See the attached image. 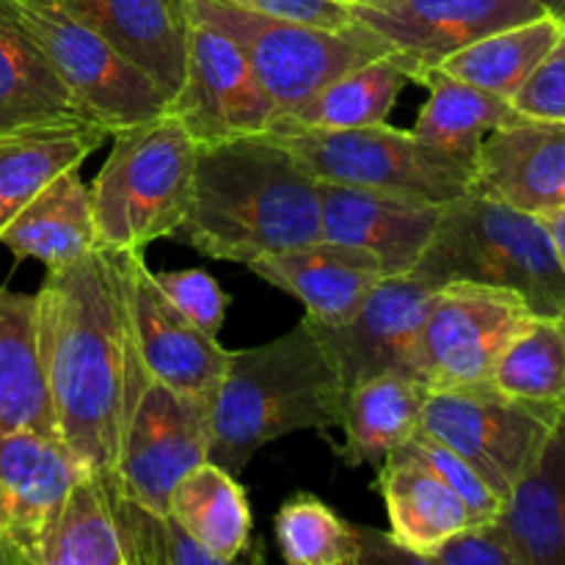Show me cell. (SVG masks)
Here are the masks:
<instances>
[{"label":"cell","mask_w":565,"mask_h":565,"mask_svg":"<svg viewBox=\"0 0 565 565\" xmlns=\"http://www.w3.org/2000/svg\"><path fill=\"white\" fill-rule=\"evenodd\" d=\"M36 331L58 439L83 472L110 478L130 356L119 254L94 248L47 270L36 292Z\"/></svg>","instance_id":"obj_1"},{"label":"cell","mask_w":565,"mask_h":565,"mask_svg":"<svg viewBox=\"0 0 565 565\" xmlns=\"http://www.w3.org/2000/svg\"><path fill=\"white\" fill-rule=\"evenodd\" d=\"M174 237L248 265L320 241L318 180L270 132L199 143L191 202Z\"/></svg>","instance_id":"obj_2"},{"label":"cell","mask_w":565,"mask_h":565,"mask_svg":"<svg viewBox=\"0 0 565 565\" xmlns=\"http://www.w3.org/2000/svg\"><path fill=\"white\" fill-rule=\"evenodd\" d=\"M345 386L307 318L265 345L232 351L210 397L207 461L241 475L270 441L298 430L340 428Z\"/></svg>","instance_id":"obj_3"},{"label":"cell","mask_w":565,"mask_h":565,"mask_svg":"<svg viewBox=\"0 0 565 565\" xmlns=\"http://www.w3.org/2000/svg\"><path fill=\"white\" fill-rule=\"evenodd\" d=\"M412 274L434 287L445 281L505 287L544 318L565 312V274L544 221L475 188L445 204L439 230Z\"/></svg>","instance_id":"obj_4"},{"label":"cell","mask_w":565,"mask_h":565,"mask_svg":"<svg viewBox=\"0 0 565 565\" xmlns=\"http://www.w3.org/2000/svg\"><path fill=\"white\" fill-rule=\"evenodd\" d=\"M110 136L114 147L88 185L99 248L143 252L180 230L199 141L169 110Z\"/></svg>","instance_id":"obj_5"},{"label":"cell","mask_w":565,"mask_h":565,"mask_svg":"<svg viewBox=\"0 0 565 565\" xmlns=\"http://www.w3.org/2000/svg\"><path fill=\"white\" fill-rule=\"evenodd\" d=\"M193 20L224 31L252 64L281 116H290L345 72L390 55L392 47L375 33L351 22L323 28L243 9L230 0H188Z\"/></svg>","instance_id":"obj_6"},{"label":"cell","mask_w":565,"mask_h":565,"mask_svg":"<svg viewBox=\"0 0 565 565\" xmlns=\"http://www.w3.org/2000/svg\"><path fill=\"white\" fill-rule=\"evenodd\" d=\"M207 450L210 401L171 390L149 375L130 340L119 458L105 480L132 500L169 513L171 489L207 461Z\"/></svg>","instance_id":"obj_7"},{"label":"cell","mask_w":565,"mask_h":565,"mask_svg":"<svg viewBox=\"0 0 565 565\" xmlns=\"http://www.w3.org/2000/svg\"><path fill=\"white\" fill-rule=\"evenodd\" d=\"M303 169L323 182L408 193L447 204L472 191V177L419 141L412 130L386 125L320 130V127H270Z\"/></svg>","instance_id":"obj_8"},{"label":"cell","mask_w":565,"mask_h":565,"mask_svg":"<svg viewBox=\"0 0 565 565\" xmlns=\"http://www.w3.org/2000/svg\"><path fill=\"white\" fill-rule=\"evenodd\" d=\"M561 414L563 406L519 401L491 384L430 390L419 430L467 458L489 489L508 502L513 486L544 456Z\"/></svg>","instance_id":"obj_9"},{"label":"cell","mask_w":565,"mask_h":565,"mask_svg":"<svg viewBox=\"0 0 565 565\" xmlns=\"http://www.w3.org/2000/svg\"><path fill=\"white\" fill-rule=\"evenodd\" d=\"M86 116L108 132L169 110V97L58 0H3Z\"/></svg>","instance_id":"obj_10"},{"label":"cell","mask_w":565,"mask_h":565,"mask_svg":"<svg viewBox=\"0 0 565 565\" xmlns=\"http://www.w3.org/2000/svg\"><path fill=\"white\" fill-rule=\"evenodd\" d=\"M535 318L505 287L445 281L434 290L417 342V379L430 390L489 384L508 342Z\"/></svg>","instance_id":"obj_11"},{"label":"cell","mask_w":565,"mask_h":565,"mask_svg":"<svg viewBox=\"0 0 565 565\" xmlns=\"http://www.w3.org/2000/svg\"><path fill=\"white\" fill-rule=\"evenodd\" d=\"M169 114L188 127L199 143L268 132L279 108L265 92L243 50L218 28L191 17L188 66Z\"/></svg>","instance_id":"obj_12"},{"label":"cell","mask_w":565,"mask_h":565,"mask_svg":"<svg viewBox=\"0 0 565 565\" xmlns=\"http://www.w3.org/2000/svg\"><path fill=\"white\" fill-rule=\"evenodd\" d=\"M348 11L353 22L390 44L412 83H423L467 44L546 14L541 0H381Z\"/></svg>","instance_id":"obj_13"},{"label":"cell","mask_w":565,"mask_h":565,"mask_svg":"<svg viewBox=\"0 0 565 565\" xmlns=\"http://www.w3.org/2000/svg\"><path fill=\"white\" fill-rule=\"evenodd\" d=\"M119 254L121 290H125L127 329L132 348L149 375L177 392L193 397H210L218 390L230 364V353L218 337L193 326L154 281L143 263V252Z\"/></svg>","instance_id":"obj_14"},{"label":"cell","mask_w":565,"mask_h":565,"mask_svg":"<svg viewBox=\"0 0 565 565\" xmlns=\"http://www.w3.org/2000/svg\"><path fill=\"white\" fill-rule=\"evenodd\" d=\"M81 475L58 436L0 434V563L39 565L44 539Z\"/></svg>","instance_id":"obj_15"},{"label":"cell","mask_w":565,"mask_h":565,"mask_svg":"<svg viewBox=\"0 0 565 565\" xmlns=\"http://www.w3.org/2000/svg\"><path fill=\"white\" fill-rule=\"evenodd\" d=\"M434 290L414 274L384 276L345 323L315 326L309 320L340 370L345 395L384 373L417 379V342Z\"/></svg>","instance_id":"obj_16"},{"label":"cell","mask_w":565,"mask_h":565,"mask_svg":"<svg viewBox=\"0 0 565 565\" xmlns=\"http://www.w3.org/2000/svg\"><path fill=\"white\" fill-rule=\"evenodd\" d=\"M320 237L362 248L386 276L412 274L439 230L445 204L408 193L318 180Z\"/></svg>","instance_id":"obj_17"},{"label":"cell","mask_w":565,"mask_h":565,"mask_svg":"<svg viewBox=\"0 0 565 565\" xmlns=\"http://www.w3.org/2000/svg\"><path fill=\"white\" fill-rule=\"evenodd\" d=\"M472 188L539 218L565 207V121L522 116L491 132Z\"/></svg>","instance_id":"obj_18"},{"label":"cell","mask_w":565,"mask_h":565,"mask_svg":"<svg viewBox=\"0 0 565 565\" xmlns=\"http://www.w3.org/2000/svg\"><path fill=\"white\" fill-rule=\"evenodd\" d=\"M99 33L121 58L174 97L185 81L191 11L188 0H58Z\"/></svg>","instance_id":"obj_19"},{"label":"cell","mask_w":565,"mask_h":565,"mask_svg":"<svg viewBox=\"0 0 565 565\" xmlns=\"http://www.w3.org/2000/svg\"><path fill=\"white\" fill-rule=\"evenodd\" d=\"M248 270L298 298L315 326L345 323L386 276L379 259L367 252L326 237L254 259Z\"/></svg>","instance_id":"obj_20"},{"label":"cell","mask_w":565,"mask_h":565,"mask_svg":"<svg viewBox=\"0 0 565 565\" xmlns=\"http://www.w3.org/2000/svg\"><path fill=\"white\" fill-rule=\"evenodd\" d=\"M110 136L88 116L31 121L0 130V235L55 177L81 169Z\"/></svg>","instance_id":"obj_21"},{"label":"cell","mask_w":565,"mask_h":565,"mask_svg":"<svg viewBox=\"0 0 565 565\" xmlns=\"http://www.w3.org/2000/svg\"><path fill=\"white\" fill-rule=\"evenodd\" d=\"M375 489L386 505L390 539L403 552V563H423L441 541L472 524L461 497L408 447H397L381 461Z\"/></svg>","instance_id":"obj_22"},{"label":"cell","mask_w":565,"mask_h":565,"mask_svg":"<svg viewBox=\"0 0 565 565\" xmlns=\"http://www.w3.org/2000/svg\"><path fill=\"white\" fill-rule=\"evenodd\" d=\"M0 246L20 259H36L47 270L64 268L99 248L92 191L77 169L64 171L33 196L6 226Z\"/></svg>","instance_id":"obj_23"},{"label":"cell","mask_w":565,"mask_h":565,"mask_svg":"<svg viewBox=\"0 0 565 565\" xmlns=\"http://www.w3.org/2000/svg\"><path fill=\"white\" fill-rule=\"evenodd\" d=\"M11 430L58 436L39 353L36 296L0 287V434Z\"/></svg>","instance_id":"obj_24"},{"label":"cell","mask_w":565,"mask_h":565,"mask_svg":"<svg viewBox=\"0 0 565 565\" xmlns=\"http://www.w3.org/2000/svg\"><path fill=\"white\" fill-rule=\"evenodd\" d=\"M430 386L414 375L384 373L362 381L342 406V461L348 467H381L386 456L423 428Z\"/></svg>","instance_id":"obj_25"},{"label":"cell","mask_w":565,"mask_h":565,"mask_svg":"<svg viewBox=\"0 0 565 565\" xmlns=\"http://www.w3.org/2000/svg\"><path fill=\"white\" fill-rule=\"evenodd\" d=\"M419 86L428 88V99L412 132L430 149L461 166L475 182L478 154L486 138L522 119V114L508 99L441 75L439 70L428 72Z\"/></svg>","instance_id":"obj_26"},{"label":"cell","mask_w":565,"mask_h":565,"mask_svg":"<svg viewBox=\"0 0 565 565\" xmlns=\"http://www.w3.org/2000/svg\"><path fill=\"white\" fill-rule=\"evenodd\" d=\"M519 565H565V439L552 436L544 456L513 486L497 516Z\"/></svg>","instance_id":"obj_27"},{"label":"cell","mask_w":565,"mask_h":565,"mask_svg":"<svg viewBox=\"0 0 565 565\" xmlns=\"http://www.w3.org/2000/svg\"><path fill=\"white\" fill-rule=\"evenodd\" d=\"M169 513L215 563H235L248 550L252 511L237 475L213 461H202L177 480L169 494Z\"/></svg>","instance_id":"obj_28"},{"label":"cell","mask_w":565,"mask_h":565,"mask_svg":"<svg viewBox=\"0 0 565 565\" xmlns=\"http://www.w3.org/2000/svg\"><path fill=\"white\" fill-rule=\"evenodd\" d=\"M64 116H86V110L14 11L0 0V130Z\"/></svg>","instance_id":"obj_29"},{"label":"cell","mask_w":565,"mask_h":565,"mask_svg":"<svg viewBox=\"0 0 565 565\" xmlns=\"http://www.w3.org/2000/svg\"><path fill=\"white\" fill-rule=\"evenodd\" d=\"M563 28L565 22L546 11V14L502 28L467 44L458 53L447 55L436 70L511 103L524 81L535 72V66L550 53L552 44L561 39Z\"/></svg>","instance_id":"obj_30"},{"label":"cell","mask_w":565,"mask_h":565,"mask_svg":"<svg viewBox=\"0 0 565 565\" xmlns=\"http://www.w3.org/2000/svg\"><path fill=\"white\" fill-rule=\"evenodd\" d=\"M412 83L406 66L395 53L367 61L345 72L329 86L320 88L309 103L281 116L274 127H320V130H345V127H370L386 121L403 88Z\"/></svg>","instance_id":"obj_31"},{"label":"cell","mask_w":565,"mask_h":565,"mask_svg":"<svg viewBox=\"0 0 565 565\" xmlns=\"http://www.w3.org/2000/svg\"><path fill=\"white\" fill-rule=\"evenodd\" d=\"M39 565H125L108 489L99 475H81L50 527Z\"/></svg>","instance_id":"obj_32"},{"label":"cell","mask_w":565,"mask_h":565,"mask_svg":"<svg viewBox=\"0 0 565 565\" xmlns=\"http://www.w3.org/2000/svg\"><path fill=\"white\" fill-rule=\"evenodd\" d=\"M489 384L519 401L563 406L565 334L561 318L535 315L500 353Z\"/></svg>","instance_id":"obj_33"},{"label":"cell","mask_w":565,"mask_h":565,"mask_svg":"<svg viewBox=\"0 0 565 565\" xmlns=\"http://www.w3.org/2000/svg\"><path fill=\"white\" fill-rule=\"evenodd\" d=\"M279 552L292 565H362L359 527L337 516L323 500L296 494L276 511Z\"/></svg>","instance_id":"obj_34"},{"label":"cell","mask_w":565,"mask_h":565,"mask_svg":"<svg viewBox=\"0 0 565 565\" xmlns=\"http://www.w3.org/2000/svg\"><path fill=\"white\" fill-rule=\"evenodd\" d=\"M105 489L114 508L125 565H218L207 550H202L177 524L171 513H160L132 500L110 480H105Z\"/></svg>","instance_id":"obj_35"},{"label":"cell","mask_w":565,"mask_h":565,"mask_svg":"<svg viewBox=\"0 0 565 565\" xmlns=\"http://www.w3.org/2000/svg\"><path fill=\"white\" fill-rule=\"evenodd\" d=\"M403 447H408L425 467L434 469V472L461 497L469 516H472V524H489L500 516L505 502L489 489V483L475 472V467L467 458H461L456 450L441 445L439 439L428 436L425 430H417Z\"/></svg>","instance_id":"obj_36"},{"label":"cell","mask_w":565,"mask_h":565,"mask_svg":"<svg viewBox=\"0 0 565 565\" xmlns=\"http://www.w3.org/2000/svg\"><path fill=\"white\" fill-rule=\"evenodd\" d=\"M154 281L163 290V296L191 320L193 326H199L207 334L218 337L224 329L226 309H230V296L224 292V287L218 285V279L207 274L202 268H185V270H158Z\"/></svg>","instance_id":"obj_37"},{"label":"cell","mask_w":565,"mask_h":565,"mask_svg":"<svg viewBox=\"0 0 565 565\" xmlns=\"http://www.w3.org/2000/svg\"><path fill=\"white\" fill-rule=\"evenodd\" d=\"M430 565H519L511 541L494 522L469 524L423 557Z\"/></svg>","instance_id":"obj_38"},{"label":"cell","mask_w":565,"mask_h":565,"mask_svg":"<svg viewBox=\"0 0 565 565\" xmlns=\"http://www.w3.org/2000/svg\"><path fill=\"white\" fill-rule=\"evenodd\" d=\"M511 105L530 119L565 121V28Z\"/></svg>","instance_id":"obj_39"},{"label":"cell","mask_w":565,"mask_h":565,"mask_svg":"<svg viewBox=\"0 0 565 565\" xmlns=\"http://www.w3.org/2000/svg\"><path fill=\"white\" fill-rule=\"evenodd\" d=\"M230 3L323 28H348L353 22L351 11L342 0H230Z\"/></svg>","instance_id":"obj_40"},{"label":"cell","mask_w":565,"mask_h":565,"mask_svg":"<svg viewBox=\"0 0 565 565\" xmlns=\"http://www.w3.org/2000/svg\"><path fill=\"white\" fill-rule=\"evenodd\" d=\"M541 221H544L546 235H550L552 248H555V254H557V263H561V268L565 274V207L555 210V213L541 215Z\"/></svg>","instance_id":"obj_41"},{"label":"cell","mask_w":565,"mask_h":565,"mask_svg":"<svg viewBox=\"0 0 565 565\" xmlns=\"http://www.w3.org/2000/svg\"><path fill=\"white\" fill-rule=\"evenodd\" d=\"M544 3V9L550 11V14H555L557 20L565 22V0H541Z\"/></svg>","instance_id":"obj_42"},{"label":"cell","mask_w":565,"mask_h":565,"mask_svg":"<svg viewBox=\"0 0 565 565\" xmlns=\"http://www.w3.org/2000/svg\"><path fill=\"white\" fill-rule=\"evenodd\" d=\"M345 6H373V3H381V0H342Z\"/></svg>","instance_id":"obj_43"},{"label":"cell","mask_w":565,"mask_h":565,"mask_svg":"<svg viewBox=\"0 0 565 565\" xmlns=\"http://www.w3.org/2000/svg\"><path fill=\"white\" fill-rule=\"evenodd\" d=\"M557 434H561L563 439H565V408H563V414H561V423H557Z\"/></svg>","instance_id":"obj_44"},{"label":"cell","mask_w":565,"mask_h":565,"mask_svg":"<svg viewBox=\"0 0 565 565\" xmlns=\"http://www.w3.org/2000/svg\"><path fill=\"white\" fill-rule=\"evenodd\" d=\"M561 326H563V334H565V312L561 315ZM563 408H565V395H563Z\"/></svg>","instance_id":"obj_45"}]
</instances>
